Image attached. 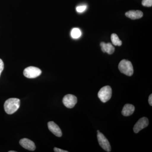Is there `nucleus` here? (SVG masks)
Segmentation results:
<instances>
[{
	"instance_id": "10",
	"label": "nucleus",
	"mask_w": 152,
	"mask_h": 152,
	"mask_svg": "<svg viewBox=\"0 0 152 152\" xmlns=\"http://www.w3.org/2000/svg\"><path fill=\"white\" fill-rule=\"evenodd\" d=\"M126 16L132 20H136L141 18L143 15L142 11L140 10H131L126 13Z\"/></svg>"
},
{
	"instance_id": "11",
	"label": "nucleus",
	"mask_w": 152,
	"mask_h": 152,
	"mask_svg": "<svg viewBox=\"0 0 152 152\" xmlns=\"http://www.w3.org/2000/svg\"><path fill=\"white\" fill-rule=\"evenodd\" d=\"M100 46L103 53H107L109 55H111L115 51V48L110 43H105L104 42H102L101 43Z\"/></svg>"
},
{
	"instance_id": "3",
	"label": "nucleus",
	"mask_w": 152,
	"mask_h": 152,
	"mask_svg": "<svg viewBox=\"0 0 152 152\" xmlns=\"http://www.w3.org/2000/svg\"><path fill=\"white\" fill-rule=\"evenodd\" d=\"M112 90L110 86H105L102 88L98 94V97L102 102L106 103L111 98Z\"/></svg>"
},
{
	"instance_id": "19",
	"label": "nucleus",
	"mask_w": 152,
	"mask_h": 152,
	"mask_svg": "<svg viewBox=\"0 0 152 152\" xmlns=\"http://www.w3.org/2000/svg\"><path fill=\"white\" fill-rule=\"evenodd\" d=\"M148 102L149 103L150 105L151 106H152V94L150 95L148 99Z\"/></svg>"
},
{
	"instance_id": "14",
	"label": "nucleus",
	"mask_w": 152,
	"mask_h": 152,
	"mask_svg": "<svg viewBox=\"0 0 152 152\" xmlns=\"http://www.w3.org/2000/svg\"><path fill=\"white\" fill-rule=\"evenodd\" d=\"M71 36L73 39H77L80 38L81 36V32L80 29L74 28L71 31Z\"/></svg>"
},
{
	"instance_id": "4",
	"label": "nucleus",
	"mask_w": 152,
	"mask_h": 152,
	"mask_svg": "<svg viewBox=\"0 0 152 152\" xmlns=\"http://www.w3.org/2000/svg\"><path fill=\"white\" fill-rule=\"evenodd\" d=\"M42 74V71L38 68L34 66H29L26 68L24 70L23 75L28 78H35Z\"/></svg>"
},
{
	"instance_id": "2",
	"label": "nucleus",
	"mask_w": 152,
	"mask_h": 152,
	"mask_svg": "<svg viewBox=\"0 0 152 152\" xmlns=\"http://www.w3.org/2000/svg\"><path fill=\"white\" fill-rule=\"evenodd\" d=\"M118 69L122 73L127 76H132L134 73L132 64L130 61L128 60H122L119 64Z\"/></svg>"
},
{
	"instance_id": "6",
	"label": "nucleus",
	"mask_w": 152,
	"mask_h": 152,
	"mask_svg": "<svg viewBox=\"0 0 152 152\" xmlns=\"http://www.w3.org/2000/svg\"><path fill=\"white\" fill-rule=\"evenodd\" d=\"M77 98L72 94H67L64 96L63 99V103L68 108H72L77 103Z\"/></svg>"
},
{
	"instance_id": "18",
	"label": "nucleus",
	"mask_w": 152,
	"mask_h": 152,
	"mask_svg": "<svg viewBox=\"0 0 152 152\" xmlns=\"http://www.w3.org/2000/svg\"><path fill=\"white\" fill-rule=\"evenodd\" d=\"M54 151L55 152H68V151H64V150H63L62 149H61L58 148H54Z\"/></svg>"
},
{
	"instance_id": "8",
	"label": "nucleus",
	"mask_w": 152,
	"mask_h": 152,
	"mask_svg": "<svg viewBox=\"0 0 152 152\" xmlns=\"http://www.w3.org/2000/svg\"><path fill=\"white\" fill-rule=\"evenodd\" d=\"M19 143L23 148L29 151H34L36 149V146L34 143L29 139H22L20 140Z\"/></svg>"
},
{
	"instance_id": "21",
	"label": "nucleus",
	"mask_w": 152,
	"mask_h": 152,
	"mask_svg": "<svg viewBox=\"0 0 152 152\" xmlns=\"http://www.w3.org/2000/svg\"><path fill=\"white\" fill-rule=\"evenodd\" d=\"M99 132V130H98V131H97V133H98V132Z\"/></svg>"
},
{
	"instance_id": "13",
	"label": "nucleus",
	"mask_w": 152,
	"mask_h": 152,
	"mask_svg": "<svg viewBox=\"0 0 152 152\" xmlns=\"http://www.w3.org/2000/svg\"><path fill=\"white\" fill-rule=\"evenodd\" d=\"M112 43L114 45L121 46L122 44V42L120 39L116 34H113L111 36Z\"/></svg>"
},
{
	"instance_id": "7",
	"label": "nucleus",
	"mask_w": 152,
	"mask_h": 152,
	"mask_svg": "<svg viewBox=\"0 0 152 152\" xmlns=\"http://www.w3.org/2000/svg\"><path fill=\"white\" fill-rule=\"evenodd\" d=\"M149 124L148 119L146 117H143L137 122L134 126L133 130L135 133H138L142 129L146 127Z\"/></svg>"
},
{
	"instance_id": "15",
	"label": "nucleus",
	"mask_w": 152,
	"mask_h": 152,
	"mask_svg": "<svg viewBox=\"0 0 152 152\" xmlns=\"http://www.w3.org/2000/svg\"><path fill=\"white\" fill-rule=\"evenodd\" d=\"M142 4L146 7H151L152 6V0H142Z\"/></svg>"
},
{
	"instance_id": "20",
	"label": "nucleus",
	"mask_w": 152,
	"mask_h": 152,
	"mask_svg": "<svg viewBox=\"0 0 152 152\" xmlns=\"http://www.w3.org/2000/svg\"><path fill=\"white\" fill-rule=\"evenodd\" d=\"M9 152H16L15 151H9Z\"/></svg>"
},
{
	"instance_id": "1",
	"label": "nucleus",
	"mask_w": 152,
	"mask_h": 152,
	"mask_svg": "<svg viewBox=\"0 0 152 152\" xmlns=\"http://www.w3.org/2000/svg\"><path fill=\"white\" fill-rule=\"evenodd\" d=\"M20 101L17 98H10L7 100L4 104V108L7 114L11 115L15 113L19 108Z\"/></svg>"
},
{
	"instance_id": "5",
	"label": "nucleus",
	"mask_w": 152,
	"mask_h": 152,
	"mask_svg": "<svg viewBox=\"0 0 152 152\" xmlns=\"http://www.w3.org/2000/svg\"><path fill=\"white\" fill-rule=\"evenodd\" d=\"M97 138L99 144L101 147L107 152H110L111 146L107 139L104 136L103 134L101 132H98Z\"/></svg>"
},
{
	"instance_id": "12",
	"label": "nucleus",
	"mask_w": 152,
	"mask_h": 152,
	"mask_svg": "<svg viewBox=\"0 0 152 152\" xmlns=\"http://www.w3.org/2000/svg\"><path fill=\"white\" fill-rule=\"evenodd\" d=\"M134 110V106L131 104H127L124 106L122 111V114L124 116H129L132 115Z\"/></svg>"
},
{
	"instance_id": "9",
	"label": "nucleus",
	"mask_w": 152,
	"mask_h": 152,
	"mask_svg": "<svg viewBox=\"0 0 152 152\" xmlns=\"http://www.w3.org/2000/svg\"><path fill=\"white\" fill-rule=\"evenodd\" d=\"M48 125L49 129L55 135L59 137H61L62 135L61 130L56 123L53 121H50L48 123Z\"/></svg>"
},
{
	"instance_id": "17",
	"label": "nucleus",
	"mask_w": 152,
	"mask_h": 152,
	"mask_svg": "<svg viewBox=\"0 0 152 152\" xmlns=\"http://www.w3.org/2000/svg\"><path fill=\"white\" fill-rule=\"evenodd\" d=\"M4 64L2 60L0 59V76H1V74L4 70Z\"/></svg>"
},
{
	"instance_id": "16",
	"label": "nucleus",
	"mask_w": 152,
	"mask_h": 152,
	"mask_svg": "<svg viewBox=\"0 0 152 152\" xmlns=\"http://www.w3.org/2000/svg\"><path fill=\"white\" fill-rule=\"evenodd\" d=\"M87 9L86 5L79 6L76 8V10L79 13H82L84 12Z\"/></svg>"
}]
</instances>
